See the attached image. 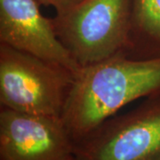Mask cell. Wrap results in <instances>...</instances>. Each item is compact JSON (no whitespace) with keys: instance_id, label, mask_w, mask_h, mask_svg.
Instances as JSON below:
<instances>
[{"instance_id":"obj_1","label":"cell","mask_w":160,"mask_h":160,"mask_svg":"<svg viewBox=\"0 0 160 160\" xmlns=\"http://www.w3.org/2000/svg\"><path fill=\"white\" fill-rule=\"evenodd\" d=\"M160 95V58L117 54L81 67L61 118L75 144L132 102Z\"/></svg>"},{"instance_id":"obj_2","label":"cell","mask_w":160,"mask_h":160,"mask_svg":"<svg viewBox=\"0 0 160 160\" xmlns=\"http://www.w3.org/2000/svg\"><path fill=\"white\" fill-rule=\"evenodd\" d=\"M76 75L0 43V105L28 114L61 118Z\"/></svg>"},{"instance_id":"obj_3","label":"cell","mask_w":160,"mask_h":160,"mask_svg":"<svg viewBox=\"0 0 160 160\" xmlns=\"http://www.w3.org/2000/svg\"><path fill=\"white\" fill-rule=\"evenodd\" d=\"M52 22L80 67L125 54L131 25V0H83Z\"/></svg>"},{"instance_id":"obj_4","label":"cell","mask_w":160,"mask_h":160,"mask_svg":"<svg viewBox=\"0 0 160 160\" xmlns=\"http://www.w3.org/2000/svg\"><path fill=\"white\" fill-rule=\"evenodd\" d=\"M75 160H160V95L114 116L75 144Z\"/></svg>"},{"instance_id":"obj_5","label":"cell","mask_w":160,"mask_h":160,"mask_svg":"<svg viewBox=\"0 0 160 160\" xmlns=\"http://www.w3.org/2000/svg\"><path fill=\"white\" fill-rule=\"evenodd\" d=\"M74 149L61 118L0 108V160H66Z\"/></svg>"},{"instance_id":"obj_6","label":"cell","mask_w":160,"mask_h":160,"mask_svg":"<svg viewBox=\"0 0 160 160\" xmlns=\"http://www.w3.org/2000/svg\"><path fill=\"white\" fill-rule=\"evenodd\" d=\"M38 0H0V43L61 65L75 75L81 69L58 37L52 19Z\"/></svg>"},{"instance_id":"obj_7","label":"cell","mask_w":160,"mask_h":160,"mask_svg":"<svg viewBox=\"0 0 160 160\" xmlns=\"http://www.w3.org/2000/svg\"><path fill=\"white\" fill-rule=\"evenodd\" d=\"M125 55L160 58V0H131L129 42Z\"/></svg>"},{"instance_id":"obj_8","label":"cell","mask_w":160,"mask_h":160,"mask_svg":"<svg viewBox=\"0 0 160 160\" xmlns=\"http://www.w3.org/2000/svg\"><path fill=\"white\" fill-rule=\"evenodd\" d=\"M41 4L52 6L56 10V14H62L69 11L83 0H38Z\"/></svg>"},{"instance_id":"obj_9","label":"cell","mask_w":160,"mask_h":160,"mask_svg":"<svg viewBox=\"0 0 160 160\" xmlns=\"http://www.w3.org/2000/svg\"><path fill=\"white\" fill-rule=\"evenodd\" d=\"M66 160H75V158H74V156H71L70 158H69L68 159H66Z\"/></svg>"}]
</instances>
